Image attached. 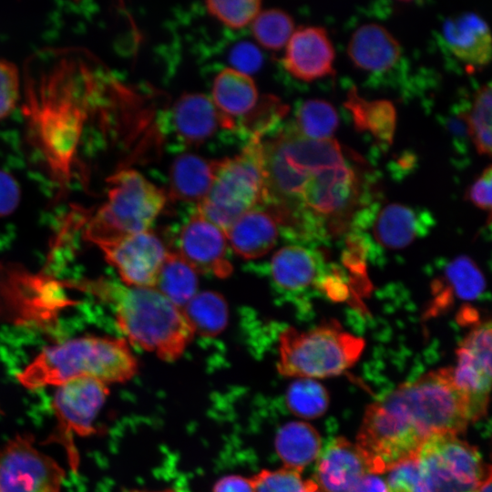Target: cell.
<instances>
[{
  "instance_id": "e575fe53",
  "label": "cell",
  "mask_w": 492,
  "mask_h": 492,
  "mask_svg": "<svg viewBox=\"0 0 492 492\" xmlns=\"http://www.w3.org/2000/svg\"><path fill=\"white\" fill-rule=\"evenodd\" d=\"M388 472L386 492H430L416 457L397 465Z\"/></svg>"
},
{
  "instance_id": "3957f363",
  "label": "cell",
  "mask_w": 492,
  "mask_h": 492,
  "mask_svg": "<svg viewBox=\"0 0 492 492\" xmlns=\"http://www.w3.org/2000/svg\"><path fill=\"white\" fill-rule=\"evenodd\" d=\"M364 348L362 338L334 320L306 331L289 327L280 335L277 370L289 377L336 376L359 360Z\"/></svg>"
},
{
  "instance_id": "60d3db41",
  "label": "cell",
  "mask_w": 492,
  "mask_h": 492,
  "mask_svg": "<svg viewBox=\"0 0 492 492\" xmlns=\"http://www.w3.org/2000/svg\"><path fill=\"white\" fill-rule=\"evenodd\" d=\"M350 492H386L385 480L378 474L365 475Z\"/></svg>"
},
{
  "instance_id": "30bf717a",
  "label": "cell",
  "mask_w": 492,
  "mask_h": 492,
  "mask_svg": "<svg viewBox=\"0 0 492 492\" xmlns=\"http://www.w3.org/2000/svg\"><path fill=\"white\" fill-rule=\"evenodd\" d=\"M64 477V469L29 436H16L0 450V492H60Z\"/></svg>"
},
{
  "instance_id": "83f0119b",
  "label": "cell",
  "mask_w": 492,
  "mask_h": 492,
  "mask_svg": "<svg viewBox=\"0 0 492 492\" xmlns=\"http://www.w3.org/2000/svg\"><path fill=\"white\" fill-rule=\"evenodd\" d=\"M293 17L281 8L261 10L250 25L255 42L268 50L284 47L295 29Z\"/></svg>"
},
{
  "instance_id": "277c9868",
  "label": "cell",
  "mask_w": 492,
  "mask_h": 492,
  "mask_svg": "<svg viewBox=\"0 0 492 492\" xmlns=\"http://www.w3.org/2000/svg\"><path fill=\"white\" fill-rule=\"evenodd\" d=\"M107 200L87 225L85 238L99 248L147 230L164 208L167 195L134 169L108 179Z\"/></svg>"
},
{
  "instance_id": "7bdbcfd3",
  "label": "cell",
  "mask_w": 492,
  "mask_h": 492,
  "mask_svg": "<svg viewBox=\"0 0 492 492\" xmlns=\"http://www.w3.org/2000/svg\"><path fill=\"white\" fill-rule=\"evenodd\" d=\"M124 492H175L173 491L172 489L170 488H167V489H162V490H155V491H150V490H141V489H130V490H126Z\"/></svg>"
},
{
  "instance_id": "cb8c5ba5",
  "label": "cell",
  "mask_w": 492,
  "mask_h": 492,
  "mask_svg": "<svg viewBox=\"0 0 492 492\" xmlns=\"http://www.w3.org/2000/svg\"><path fill=\"white\" fill-rule=\"evenodd\" d=\"M274 446L285 466L302 471L318 457L322 450V440L317 430L311 425L293 421L279 429Z\"/></svg>"
},
{
  "instance_id": "9c48e42d",
  "label": "cell",
  "mask_w": 492,
  "mask_h": 492,
  "mask_svg": "<svg viewBox=\"0 0 492 492\" xmlns=\"http://www.w3.org/2000/svg\"><path fill=\"white\" fill-rule=\"evenodd\" d=\"M491 322L475 324L456 349L453 368L455 384L463 395L469 421L482 418L487 411L491 388Z\"/></svg>"
},
{
  "instance_id": "8d00e7d4",
  "label": "cell",
  "mask_w": 492,
  "mask_h": 492,
  "mask_svg": "<svg viewBox=\"0 0 492 492\" xmlns=\"http://www.w3.org/2000/svg\"><path fill=\"white\" fill-rule=\"evenodd\" d=\"M492 168L488 165L483 172L469 186L466 192V199L476 207L483 210H491Z\"/></svg>"
},
{
  "instance_id": "8992f818",
  "label": "cell",
  "mask_w": 492,
  "mask_h": 492,
  "mask_svg": "<svg viewBox=\"0 0 492 492\" xmlns=\"http://www.w3.org/2000/svg\"><path fill=\"white\" fill-rule=\"evenodd\" d=\"M62 281L34 273L17 263L0 262V319L13 324L48 328L75 304Z\"/></svg>"
},
{
  "instance_id": "ab89813d",
  "label": "cell",
  "mask_w": 492,
  "mask_h": 492,
  "mask_svg": "<svg viewBox=\"0 0 492 492\" xmlns=\"http://www.w3.org/2000/svg\"><path fill=\"white\" fill-rule=\"evenodd\" d=\"M212 492H255L251 477L231 475L219 479Z\"/></svg>"
},
{
  "instance_id": "ba28073f",
  "label": "cell",
  "mask_w": 492,
  "mask_h": 492,
  "mask_svg": "<svg viewBox=\"0 0 492 492\" xmlns=\"http://www.w3.org/2000/svg\"><path fill=\"white\" fill-rule=\"evenodd\" d=\"M108 395L107 384L93 378L70 380L58 385L55 393L52 405L57 425L46 443L63 446L74 471L79 463L74 434L86 436L95 432L94 421Z\"/></svg>"
},
{
  "instance_id": "d590c367",
  "label": "cell",
  "mask_w": 492,
  "mask_h": 492,
  "mask_svg": "<svg viewBox=\"0 0 492 492\" xmlns=\"http://www.w3.org/2000/svg\"><path fill=\"white\" fill-rule=\"evenodd\" d=\"M20 92L17 67L0 58V119L8 117L15 108Z\"/></svg>"
},
{
  "instance_id": "e0dca14e",
  "label": "cell",
  "mask_w": 492,
  "mask_h": 492,
  "mask_svg": "<svg viewBox=\"0 0 492 492\" xmlns=\"http://www.w3.org/2000/svg\"><path fill=\"white\" fill-rule=\"evenodd\" d=\"M317 458L315 482L324 492H350L371 473L357 445L343 437L330 441Z\"/></svg>"
},
{
  "instance_id": "4316f807",
  "label": "cell",
  "mask_w": 492,
  "mask_h": 492,
  "mask_svg": "<svg viewBox=\"0 0 492 492\" xmlns=\"http://www.w3.org/2000/svg\"><path fill=\"white\" fill-rule=\"evenodd\" d=\"M296 129L304 137L322 140L332 138L339 125V118L334 107L323 99H308L302 102L295 110Z\"/></svg>"
},
{
  "instance_id": "9a60e30c",
  "label": "cell",
  "mask_w": 492,
  "mask_h": 492,
  "mask_svg": "<svg viewBox=\"0 0 492 492\" xmlns=\"http://www.w3.org/2000/svg\"><path fill=\"white\" fill-rule=\"evenodd\" d=\"M334 58V47L324 27L301 26L285 46L282 64L292 77L311 82L333 75Z\"/></svg>"
},
{
  "instance_id": "1f68e13d",
  "label": "cell",
  "mask_w": 492,
  "mask_h": 492,
  "mask_svg": "<svg viewBox=\"0 0 492 492\" xmlns=\"http://www.w3.org/2000/svg\"><path fill=\"white\" fill-rule=\"evenodd\" d=\"M204 5L208 15L222 26L240 30L261 12L262 0H204Z\"/></svg>"
},
{
  "instance_id": "b9f144b4",
  "label": "cell",
  "mask_w": 492,
  "mask_h": 492,
  "mask_svg": "<svg viewBox=\"0 0 492 492\" xmlns=\"http://www.w3.org/2000/svg\"><path fill=\"white\" fill-rule=\"evenodd\" d=\"M491 466H489L486 477L479 484L477 492H491Z\"/></svg>"
},
{
  "instance_id": "836d02e7",
  "label": "cell",
  "mask_w": 492,
  "mask_h": 492,
  "mask_svg": "<svg viewBox=\"0 0 492 492\" xmlns=\"http://www.w3.org/2000/svg\"><path fill=\"white\" fill-rule=\"evenodd\" d=\"M468 102L469 98L463 94L439 119L451 139L456 153L460 156H465L472 144L466 118Z\"/></svg>"
},
{
  "instance_id": "7402d4cb",
  "label": "cell",
  "mask_w": 492,
  "mask_h": 492,
  "mask_svg": "<svg viewBox=\"0 0 492 492\" xmlns=\"http://www.w3.org/2000/svg\"><path fill=\"white\" fill-rule=\"evenodd\" d=\"M344 107L350 112L357 131L367 132L383 147L392 144L396 128V110L392 102L366 100L354 87L347 93Z\"/></svg>"
},
{
  "instance_id": "5b68a950",
  "label": "cell",
  "mask_w": 492,
  "mask_h": 492,
  "mask_svg": "<svg viewBox=\"0 0 492 492\" xmlns=\"http://www.w3.org/2000/svg\"><path fill=\"white\" fill-rule=\"evenodd\" d=\"M267 199L261 141L249 139L235 157L218 160L210 189L196 208L224 232L243 213Z\"/></svg>"
},
{
  "instance_id": "44dd1931",
  "label": "cell",
  "mask_w": 492,
  "mask_h": 492,
  "mask_svg": "<svg viewBox=\"0 0 492 492\" xmlns=\"http://www.w3.org/2000/svg\"><path fill=\"white\" fill-rule=\"evenodd\" d=\"M218 160L191 153L178 156L170 167L167 198L197 206L210 189Z\"/></svg>"
},
{
  "instance_id": "d4e9b609",
  "label": "cell",
  "mask_w": 492,
  "mask_h": 492,
  "mask_svg": "<svg viewBox=\"0 0 492 492\" xmlns=\"http://www.w3.org/2000/svg\"><path fill=\"white\" fill-rule=\"evenodd\" d=\"M198 285L197 271L177 252L169 251L154 288L182 309L198 292Z\"/></svg>"
},
{
  "instance_id": "8fae6325",
  "label": "cell",
  "mask_w": 492,
  "mask_h": 492,
  "mask_svg": "<svg viewBox=\"0 0 492 492\" xmlns=\"http://www.w3.org/2000/svg\"><path fill=\"white\" fill-rule=\"evenodd\" d=\"M197 272L226 278L232 272L225 232L196 208L179 227L176 251Z\"/></svg>"
},
{
  "instance_id": "2e32d148",
  "label": "cell",
  "mask_w": 492,
  "mask_h": 492,
  "mask_svg": "<svg viewBox=\"0 0 492 492\" xmlns=\"http://www.w3.org/2000/svg\"><path fill=\"white\" fill-rule=\"evenodd\" d=\"M441 36L448 52L469 69L484 67L491 60V35L478 14L465 11L446 18Z\"/></svg>"
},
{
  "instance_id": "ac0fdd59",
  "label": "cell",
  "mask_w": 492,
  "mask_h": 492,
  "mask_svg": "<svg viewBox=\"0 0 492 492\" xmlns=\"http://www.w3.org/2000/svg\"><path fill=\"white\" fill-rule=\"evenodd\" d=\"M347 55L356 68L382 77L397 67L402 58V46L384 26L369 23L352 34Z\"/></svg>"
},
{
  "instance_id": "4dcf8cb0",
  "label": "cell",
  "mask_w": 492,
  "mask_h": 492,
  "mask_svg": "<svg viewBox=\"0 0 492 492\" xmlns=\"http://www.w3.org/2000/svg\"><path fill=\"white\" fill-rule=\"evenodd\" d=\"M444 284L445 291L448 290L456 298L465 300L477 298L485 289L481 272L465 256L456 258L448 265L445 272Z\"/></svg>"
},
{
  "instance_id": "7a4b0ae2",
  "label": "cell",
  "mask_w": 492,
  "mask_h": 492,
  "mask_svg": "<svg viewBox=\"0 0 492 492\" xmlns=\"http://www.w3.org/2000/svg\"><path fill=\"white\" fill-rule=\"evenodd\" d=\"M137 370V360L125 340L85 336L46 348L17 379L27 389L58 386L77 378H93L107 384L124 383Z\"/></svg>"
},
{
  "instance_id": "f1b7e54d",
  "label": "cell",
  "mask_w": 492,
  "mask_h": 492,
  "mask_svg": "<svg viewBox=\"0 0 492 492\" xmlns=\"http://www.w3.org/2000/svg\"><path fill=\"white\" fill-rule=\"evenodd\" d=\"M491 84L479 87L469 99L466 111L472 145L480 155L491 156Z\"/></svg>"
},
{
  "instance_id": "f6af8a7d",
  "label": "cell",
  "mask_w": 492,
  "mask_h": 492,
  "mask_svg": "<svg viewBox=\"0 0 492 492\" xmlns=\"http://www.w3.org/2000/svg\"><path fill=\"white\" fill-rule=\"evenodd\" d=\"M397 1H400V2H411L413 0H397Z\"/></svg>"
},
{
  "instance_id": "484cf974",
  "label": "cell",
  "mask_w": 492,
  "mask_h": 492,
  "mask_svg": "<svg viewBox=\"0 0 492 492\" xmlns=\"http://www.w3.org/2000/svg\"><path fill=\"white\" fill-rule=\"evenodd\" d=\"M181 310L194 333L202 336H216L228 324V303L217 292H198Z\"/></svg>"
},
{
  "instance_id": "4fadbf2b",
  "label": "cell",
  "mask_w": 492,
  "mask_h": 492,
  "mask_svg": "<svg viewBox=\"0 0 492 492\" xmlns=\"http://www.w3.org/2000/svg\"><path fill=\"white\" fill-rule=\"evenodd\" d=\"M124 284L154 288L169 250L152 231L125 237L100 248Z\"/></svg>"
},
{
  "instance_id": "f35d334b",
  "label": "cell",
  "mask_w": 492,
  "mask_h": 492,
  "mask_svg": "<svg viewBox=\"0 0 492 492\" xmlns=\"http://www.w3.org/2000/svg\"><path fill=\"white\" fill-rule=\"evenodd\" d=\"M20 187L7 171L0 169V217L10 215L20 201Z\"/></svg>"
},
{
  "instance_id": "ffe728a7",
  "label": "cell",
  "mask_w": 492,
  "mask_h": 492,
  "mask_svg": "<svg viewBox=\"0 0 492 492\" xmlns=\"http://www.w3.org/2000/svg\"><path fill=\"white\" fill-rule=\"evenodd\" d=\"M231 249L244 259L265 255L275 245L279 228L273 216L263 208H254L240 216L225 231Z\"/></svg>"
},
{
  "instance_id": "d6986e66",
  "label": "cell",
  "mask_w": 492,
  "mask_h": 492,
  "mask_svg": "<svg viewBox=\"0 0 492 492\" xmlns=\"http://www.w3.org/2000/svg\"><path fill=\"white\" fill-rule=\"evenodd\" d=\"M322 257L316 251L301 245H287L278 250L270 263V274L280 290L298 293L318 283Z\"/></svg>"
},
{
  "instance_id": "52a82bcc",
  "label": "cell",
  "mask_w": 492,
  "mask_h": 492,
  "mask_svg": "<svg viewBox=\"0 0 492 492\" xmlns=\"http://www.w3.org/2000/svg\"><path fill=\"white\" fill-rule=\"evenodd\" d=\"M416 459L430 492H477L490 465L456 435L429 437Z\"/></svg>"
},
{
  "instance_id": "f546056e",
  "label": "cell",
  "mask_w": 492,
  "mask_h": 492,
  "mask_svg": "<svg viewBox=\"0 0 492 492\" xmlns=\"http://www.w3.org/2000/svg\"><path fill=\"white\" fill-rule=\"evenodd\" d=\"M285 401L289 411L295 416L314 419L326 412L329 395L315 379L298 378L289 385Z\"/></svg>"
},
{
  "instance_id": "6da1fadb",
  "label": "cell",
  "mask_w": 492,
  "mask_h": 492,
  "mask_svg": "<svg viewBox=\"0 0 492 492\" xmlns=\"http://www.w3.org/2000/svg\"><path fill=\"white\" fill-rule=\"evenodd\" d=\"M62 282L66 288L91 293L108 303L128 341L161 360H177L193 337L182 310L155 288L132 287L105 278Z\"/></svg>"
},
{
  "instance_id": "74e56055",
  "label": "cell",
  "mask_w": 492,
  "mask_h": 492,
  "mask_svg": "<svg viewBox=\"0 0 492 492\" xmlns=\"http://www.w3.org/2000/svg\"><path fill=\"white\" fill-rule=\"evenodd\" d=\"M232 68L250 75L259 69L262 58L258 48L248 43L238 45L231 52Z\"/></svg>"
},
{
  "instance_id": "d6a6232c",
  "label": "cell",
  "mask_w": 492,
  "mask_h": 492,
  "mask_svg": "<svg viewBox=\"0 0 492 492\" xmlns=\"http://www.w3.org/2000/svg\"><path fill=\"white\" fill-rule=\"evenodd\" d=\"M301 473L284 466L276 470L262 469L251 480L255 492H313L318 487L314 480H303Z\"/></svg>"
},
{
  "instance_id": "603a6c76",
  "label": "cell",
  "mask_w": 492,
  "mask_h": 492,
  "mask_svg": "<svg viewBox=\"0 0 492 492\" xmlns=\"http://www.w3.org/2000/svg\"><path fill=\"white\" fill-rule=\"evenodd\" d=\"M212 101L227 117H243L258 101V92L250 75L232 67L220 70L212 86Z\"/></svg>"
},
{
  "instance_id": "5bb4252c",
  "label": "cell",
  "mask_w": 492,
  "mask_h": 492,
  "mask_svg": "<svg viewBox=\"0 0 492 492\" xmlns=\"http://www.w3.org/2000/svg\"><path fill=\"white\" fill-rule=\"evenodd\" d=\"M163 120L165 131L184 146L200 145L219 129L236 130L235 120L200 93L183 94L165 112Z\"/></svg>"
},
{
  "instance_id": "ee69618b",
  "label": "cell",
  "mask_w": 492,
  "mask_h": 492,
  "mask_svg": "<svg viewBox=\"0 0 492 492\" xmlns=\"http://www.w3.org/2000/svg\"><path fill=\"white\" fill-rule=\"evenodd\" d=\"M313 492H324L323 490H322L319 487L317 488H315Z\"/></svg>"
},
{
  "instance_id": "7c38bea8",
  "label": "cell",
  "mask_w": 492,
  "mask_h": 492,
  "mask_svg": "<svg viewBox=\"0 0 492 492\" xmlns=\"http://www.w3.org/2000/svg\"><path fill=\"white\" fill-rule=\"evenodd\" d=\"M370 203L354 216L352 228L370 225L375 241L381 246L398 250L425 236L433 227V214L425 208L390 203L378 209Z\"/></svg>"
}]
</instances>
